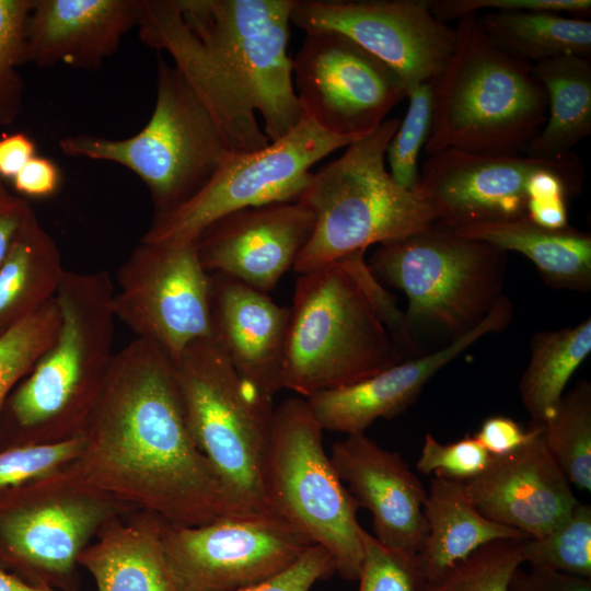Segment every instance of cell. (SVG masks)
Segmentation results:
<instances>
[{"label": "cell", "instance_id": "e0dca14e", "mask_svg": "<svg viewBox=\"0 0 591 591\" xmlns=\"http://www.w3.org/2000/svg\"><path fill=\"white\" fill-rule=\"evenodd\" d=\"M575 157L572 151L540 159L445 149L426 157L419 185L437 211V221L451 229L512 221L528 216L534 175L564 166Z\"/></svg>", "mask_w": 591, "mask_h": 591}, {"label": "cell", "instance_id": "c3c4849f", "mask_svg": "<svg viewBox=\"0 0 591 591\" xmlns=\"http://www.w3.org/2000/svg\"><path fill=\"white\" fill-rule=\"evenodd\" d=\"M0 591H57L30 584L22 579L0 569Z\"/></svg>", "mask_w": 591, "mask_h": 591}, {"label": "cell", "instance_id": "8fae6325", "mask_svg": "<svg viewBox=\"0 0 591 591\" xmlns=\"http://www.w3.org/2000/svg\"><path fill=\"white\" fill-rule=\"evenodd\" d=\"M190 32L264 120L270 142L302 118L288 55L296 0H175Z\"/></svg>", "mask_w": 591, "mask_h": 591}, {"label": "cell", "instance_id": "44dd1931", "mask_svg": "<svg viewBox=\"0 0 591 591\" xmlns=\"http://www.w3.org/2000/svg\"><path fill=\"white\" fill-rule=\"evenodd\" d=\"M329 457L358 506L372 514L373 536L387 548L417 555L427 536V490L401 454L359 433L336 441Z\"/></svg>", "mask_w": 591, "mask_h": 591}, {"label": "cell", "instance_id": "52a82bcc", "mask_svg": "<svg viewBox=\"0 0 591 591\" xmlns=\"http://www.w3.org/2000/svg\"><path fill=\"white\" fill-rule=\"evenodd\" d=\"M171 362L190 434L233 505L245 517L273 514L263 487L273 399L239 374L213 336Z\"/></svg>", "mask_w": 591, "mask_h": 591}, {"label": "cell", "instance_id": "ffe728a7", "mask_svg": "<svg viewBox=\"0 0 591 591\" xmlns=\"http://www.w3.org/2000/svg\"><path fill=\"white\" fill-rule=\"evenodd\" d=\"M511 317L512 304L503 297L478 325L444 347L356 383L318 392L305 398L308 405L323 430L364 433L374 420L404 413L439 370L484 336L505 329Z\"/></svg>", "mask_w": 591, "mask_h": 591}, {"label": "cell", "instance_id": "30bf717a", "mask_svg": "<svg viewBox=\"0 0 591 591\" xmlns=\"http://www.w3.org/2000/svg\"><path fill=\"white\" fill-rule=\"evenodd\" d=\"M131 511L63 467L1 487L0 569L36 587L78 591L80 553L105 523Z\"/></svg>", "mask_w": 591, "mask_h": 591}, {"label": "cell", "instance_id": "7a4b0ae2", "mask_svg": "<svg viewBox=\"0 0 591 591\" xmlns=\"http://www.w3.org/2000/svg\"><path fill=\"white\" fill-rule=\"evenodd\" d=\"M366 251L300 274L288 326L282 385L303 398L349 385L404 361L383 320L396 302Z\"/></svg>", "mask_w": 591, "mask_h": 591}, {"label": "cell", "instance_id": "e575fe53", "mask_svg": "<svg viewBox=\"0 0 591 591\" xmlns=\"http://www.w3.org/2000/svg\"><path fill=\"white\" fill-rule=\"evenodd\" d=\"M522 541H493L456 563L437 581L422 579L419 591H508L511 575L523 564Z\"/></svg>", "mask_w": 591, "mask_h": 591}, {"label": "cell", "instance_id": "b9f144b4", "mask_svg": "<svg viewBox=\"0 0 591 591\" xmlns=\"http://www.w3.org/2000/svg\"><path fill=\"white\" fill-rule=\"evenodd\" d=\"M336 572L332 555L320 545L309 546L290 566L276 575L236 591H310Z\"/></svg>", "mask_w": 591, "mask_h": 591}, {"label": "cell", "instance_id": "cb8c5ba5", "mask_svg": "<svg viewBox=\"0 0 591 591\" xmlns=\"http://www.w3.org/2000/svg\"><path fill=\"white\" fill-rule=\"evenodd\" d=\"M141 0H32L26 62L94 70L138 26Z\"/></svg>", "mask_w": 591, "mask_h": 591}, {"label": "cell", "instance_id": "d4e9b609", "mask_svg": "<svg viewBox=\"0 0 591 591\" xmlns=\"http://www.w3.org/2000/svg\"><path fill=\"white\" fill-rule=\"evenodd\" d=\"M163 523L152 513L135 510L100 529L78 557L96 591H178L164 556Z\"/></svg>", "mask_w": 591, "mask_h": 591}, {"label": "cell", "instance_id": "83f0119b", "mask_svg": "<svg viewBox=\"0 0 591 591\" xmlns=\"http://www.w3.org/2000/svg\"><path fill=\"white\" fill-rule=\"evenodd\" d=\"M63 271L57 242L32 209L0 266V337L55 297Z\"/></svg>", "mask_w": 591, "mask_h": 591}, {"label": "cell", "instance_id": "4316f807", "mask_svg": "<svg viewBox=\"0 0 591 591\" xmlns=\"http://www.w3.org/2000/svg\"><path fill=\"white\" fill-rule=\"evenodd\" d=\"M459 235L484 241L506 252L526 256L553 288L587 292L591 288V235L569 224L548 229L528 216L505 222L454 230Z\"/></svg>", "mask_w": 591, "mask_h": 591}, {"label": "cell", "instance_id": "74e56055", "mask_svg": "<svg viewBox=\"0 0 591 591\" xmlns=\"http://www.w3.org/2000/svg\"><path fill=\"white\" fill-rule=\"evenodd\" d=\"M360 538L363 561L358 578L359 591H419L422 578L416 555L385 547L362 528Z\"/></svg>", "mask_w": 591, "mask_h": 591}, {"label": "cell", "instance_id": "60d3db41", "mask_svg": "<svg viewBox=\"0 0 591 591\" xmlns=\"http://www.w3.org/2000/svg\"><path fill=\"white\" fill-rule=\"evenodd\" d=\"M490 9L498 12L549 11L569 13L575 18L590 15V0H431L432 14L447 23L467 14H477L479 10Z\"/></svg>", "mask_w": 591, "mask_h": 591}, {"label": "cell", "instance_id": "484cf974", "mask_svg": "<svg viewBox=\"0 0 591 591\" xmlns=\"http://www.w3.org/2000/svg\"><path fill=\"white\" fill-rule=\"evenodd\" d=\"M427 536L416 555L421 578L437 581L452 566L496 540L529 538L485 518L468 498L463 482L434 476L424 503Z\"/></svg>", "mask_w": 591, "mask_h": 591}, {"label": "cell", "instance_id": "1f68e13d", "mask_svg": "<svg viewBox=\"0 0 591 591\" xmlns=\"http://www.w3.org/2000/svg\"><path fill=\"white\" fill-rule=\"evenodd\" d=\"M543 426V439L570 484L591 490V384L581 381L563 395Z\"/></svg>", "mask_w": 591, "mask_h": 591}, {"label": "cell", "instance_id": "7bdbcfd3", "mask_svg": "<svg viewBox=\"0 0 591 591\" xmlns=\"http://www.w3.org/2000/svg\"><path fill=\"white\" fill-rule=\"evenodd\" d=\"M542 428L541 424H532L524 430L509 417L491 416L483 421L474 438L491 456H501L529 443Z\"/></svg>", "mask_w": 591, "mask_h": 591}, {"label": "cell", "instance_id": "ab89813d", "mask_svg": "<svg viewBox=\"0 0 591 591\" xmlns=\"http://www.w3.org/2000/svg\"><path fill=\"white\" fill-rule=\"evenodd\" d=\"M491 455L474 436L465 434L457 441L441 443L427 433L416 467L421 474L467 482L485 471Z\"/></svg>", "mask_w": 591, "mask_h": 591}, {"label": "cell", "instance_id": "7402d4cb", "mask_svg": "<svg viewBox=\"0 0 591 591\" xmlns=\"http://www.w3.org/2000/svg\"><path fill=\"white\" fill-rule=\"evenodd\" d=\"M209 281L212 336L239 374L273 399L283 389L290 308L222 274H209Z\"/></svg>", "mask_w": 591, "mask_h": 591}, {"label": "cell", "instance_id": "f35d334b", "mask_svg": "<svg viewBox=\"0 0 591 591\" xmlns=\"http://www.w3.org/2000/svg\"><path fill=\"white\" fill-rule=\"evenodd\" d=\"M82 437L53 443L0 449V488L28 482L58 471L76 460Z\"/></svg>", "mask_w": 591, "mask_h": 591}, {"label": "cell", "instance_id": "ba28073f", "mask_svg": "<svg viewBox=\"0 0 591 591\" xmlns=\"http://www.w3.org/2000/svg\"><path fill=\"white\" fill-rule=\"evenodd\" d=\"M157 99L146 126L125 139L96 135L65 136V155L123 165L148 187L154 215L194 197L235 154L215 119L182 73L158 59Z\"/></svg>", "mask_w": 591, "mask_h": 591}, {"label": "cell", "instance_id": "d590c367", "mask_svg": "<svg viewBox=\"0 0 591 591\" xmlns=\"http://www.w3.org/2000/svg\"><path fill=\"white\" fill-rule=\"evenodd\" d=\"M406 115L389 142L386 157L394 182L414 189L419 184L418 159L429 136L432 117V80L412 88L406 93Z\"/></svg>", "mask_w": 591, "mask_h": 591}, {"label": "cell", "instance_id": "ac0fdd59", "mask_svg": "<svg viewBox=\"0 0 591 591\" xmlns=\"http://www.w3.org/2000/svg\"><path fill=\"white\" fill-rule=\"evenodd\" d=\"M315 223L302 201L273 202L230 212L195 240L208 274L235 278L269 293L294 263Z\"/></svg>", "mask_w": 591, "mask_h": 591}, {"label": "cell", "instance_id": "8d00e7d4", "mask_svg": "<svg viewBox=\"0 0 591 591\" xmlns=\"http://www.w3.org/2000/svg\"><path fill=\"white\" fill-rule=\"evenodd\" d=\"M32 0H0V125L16 118L23 82L18 67L26 62V21Z\"/></svg>", "mask_w": 591, "mask_h": 591}, {"label": "cell", "instance_id": "3957f363", "mask_svg": "<svg viewBox=\"0 0 591 591\" xmlns=\"http://www.w3.org/2000/svg\"><path fill=\"white\" fill-rule=\"evenodd\" d=\"M114 291L104 270L65 269L55 294L58 335L8 397L0 449L80 436L115 355Z\"/></svg>", "mask_w": 591, "mask_h": 591}, {"label": "cell", "instance_id": "7c38bea8", "mask_svg": "<svg viewBox=\"0 0 591 591\" xmlns=\"http://www.w3.org/2000/svg\"><path fill=\"white\" fill-rule=\"evenodd\" d=\"M354 140L331 135L302 117L298 125L265 148L232 154L189 200L153 221L141 241L195 242L215 220L240 209L298 201L308 187L311 167Z\"/></svg>", "mask_w": 591, "mask_h": 591}, {"label": "cell", "instance_id": "836d02e7", "mask_svg": "<svg viewBox=\"0 0 591 591\" xmlns=\"http://www.w3.org/2000/svg\"><path fill=\"white\" fill-rule=\"evenodd\" d=\"M523 563L591 578V507L578 502L570 515L538 538L521 542Z\"/></svg>", "mask_w": 591, "mask_h": 591}, {"label": "cell", "instance_id": "bcb514c9", "mask_svg": "<svg viewBox=\"0 0 591 591\" xmlns=\"http://www.w3.org/2000/svg\"><path fill=\"white\" fill-rule=\"evenodd\" d=\"M35 142L24 132L0 138V178L12 179L34 157Z\"/></svg>", "mask_w": 591, "mask_h": 591}, {"label": "cell", "instance_id": "6da1fadb", "mask_svg": "<svg viewBox=\"0 0 591 591\" xmlns=\"http://www.w3.org/2000/svg\"><path fill=\"white\" fill-rule=\"evenodd\" d=\"M79 437L63 468L131 510L187 526L245 517L190 434L170 358L144 339L115 351Z\"/></svg>", "mask_w": 591, "mask_h": 591}, {"label": "cell", "instance_id": "9c48e42d", "mask_svg": "<svg viewBox=\"0 0 591 591\" xmlns=\"http://www.w3.org/2000/svg\"><path fill=\"white\" fill-rule=\"evenodd\" d=\"M268 510L333 557L336 572L358 580L363 561L359 508L323 444V429L303 397L274 408L263 467Z\"/></svg>", "mask_w": 591, "mask_h": 591}, {"label": "cell", "instance_id": "8992f818", "mask_svg": "<svg viewBox=\"0 0 591 591\" xmlns=\"http://www.w3.org/2000/svg\"><path fill=\"white\" fill-rule=\"evenodd\" d=\"M367 262L382 283L407 297L402 344H412L420 329L454 340L478 325L505 297L507 252L461 236L438 221L379 244Z\"/></svg>", "mask_w": 591, "mask_h": 591}, {"label": "cell", "instance_id": "603a6c76", "mask_svg": "<svg viewBox=\"0 0 591 591\" xmlns=\"http://www.w3.org/2000/svg\"><path fill=\"white\" fill-rule=\"evenodd\" d=\"M141 40L165 51L208 109L235 154L254 152L270 141L255 112L231 85L217 62L185 24L175 0H141Z\"/></svg>", "mask_w": 591, "mask_h": 591}, {"label": "cell", "instance_id": "5bb4252c", "mask_svg": "<svg viewBox=\"0 0 591 591\" xmlns=\"http://www.w3.org/2000/svg\"><path fill=\"white\" fill-rule=\"evenodd\" d=\"M292 77L302 117L352 140L374 131L406 97L390 67L335 32L305 33Z\"/></svg>", "mask_w": 591, "mask_h": 591}, {"label": "cell", "instance_id": "f1b7e54d", "mask_svg": "<svg viewBox=\"0 0 591 591\" xmlns=\"http://www.w3.org/2000/svg\"><path fill=\"white\" fill-rule=\"evenodd\" d=\"M547 95L544 127L523 154L555 159L591 134V57L564 56L532 66Z\"/></svg>", "mask_w": 591, "mask_h": 591}, {"label": "cell", "instance_id": "277c9868", "mask_svg": "<svg viewBox=\"0 0 591 591\" xmlns=\"http://www.w3.org/2000/svg\"><path fill=\"white\" fill-rule=\"evenodd\" d=\"M454 49L432 80L426 157L445 149L522 154L547 117V95L532 66L496 47L477 14L456 20Z\"/></svg>", "mask_w": 591, "mask_h": 591}, {"label": "cell", "instance_id": "2e32d148", "mask_svg": "<svg viewBox=\"0 0 591 591\" xmlns=\"http://www.w3.org/2000/svg\"><path fill=\"white\" fill-rule=\"evenodd\" d=\"M290 21L305 33L341 34L390 67L406 93L439 77L455 46V27L431 0H296Z\"/></svg>", "mask_w": 591, "mask_h": 591}, {"label": "cell", "instance_id": "d6986e66", "mask_svg": "<svg viewBox=\"0 0 591 591\" xmlns=\"http://www.w3.org/2000/svg\"><path fill=\"white\" fill-rule=\"evenodd\" d=\"M465 491L487 519L538 538L563 523L579 500L542 431L520 449L491 456Z\"/></svg>", "mask_w": 591, "mask_h": 591}, {"label": "cell", "instance_id": "4fadbf2b", "mask_svg": "<svg viewBox=\"0 0 591 591\" xmlns=\"http://www.w3.org/2000/svg\"><path fill=\"white\" fill-rule=\"evenodd\" d=\"M116 320L171 361L193 341L212 336L209 274L195 242H142L118 268Z\"/></svg>", "mask_w": 591, "mask_h": 591}, {"label": "cell", "instance_id": "4dcf8cb0", "mask_svg": "<svg viewBox=\"0 0 591 591\" xmlns=\"http://www.w3.org/2000/svg\"><path fill=\"white\" fill-rule=\"evenodd\" d=\"M591 351V318L576 326L536 333L520 384L522 403L532 424H544L555 413L564 390Z\"/></svg>", "mask_w": 591, "mask_h": 591}, {"label": "cell", "instance_id": "681fc988", "mask_svg": "<svg viewBox=\"0 0 591 591\" xmlns=\"http://www.w3.org/2000/svg\"><path fill=\"white\" fill-rule=\"evenodd\" d=\"M10 193L7 190L2 179L0 178V199L9 195Z\"/></svg>", "mask_w": 591, "mask_h": 591}, {"label": "cell", "instance_id": "7dc6e473", "mask_svg": "<svg viewBox=\"0 0 591 591\" xmlns=\"http://www.w3.org/2000/svg\"><path fill=\"white\" fill-rule=\"evenodd\" d=\"M31 210L26 200L12 194L0 199V266L9 253L19 228Z\"/></svg>", "mask_w": 591, "mask_h": 591}, {"label": "cell", "instance_id": "f6af8a7d", "mask_svg": "<svg viewBox=\"0 0 591 591\" xmlns=\"http://www.w3.org/2000/svg\"><path fill=\"white\" fill-rule=\"evenodd\" d=\"M14 189L33 198H47L56 194L61 183L58 165L48 158L34 155L12 178Z\"/></svg>", "mask_w": 591, "mask_h": 591}, {"label": "cell", "instance_id": "d6a6232c", "mask_svg": "<svg viewBox=\"0 0 591 591\" xmlns=\"http://www.w3.org/2000/svg\"><path fill=\"white\" fill-rule=\"evenodd\" d=\"M60 321L59 306L54 297L0 337V418L12 391L55 341Z\"/></svg>", "mask_w": 591, "mask_h": 591}, {"label": "cell", "instance_id": "ee69618b", "mask_svg": "<svg viewBox=\"0 0 591 591\" xmlns=\"http://www.w3.org/2000/svg\"><path fill=\"white\" fill-rule=\"evenodd\" d=\"M508 591H591V578L565 573L544 566L518 567L510 577Z\"/></svg>", "mask_w": 591, "mask_h": 591}, {"label": "cell", "instance_id": "5b68a950", "mask_svg": "<svg viewBox=\"0 0 591 591\" xmlns=\"http://www.w3.org/2000/svg\"><path fill=\"white\" fill-rule=\"evenodd\" d=\"M399 123L398 117L386 118L312 173L299 200L313 211L315 223L294 263L298 274L437 221V211L421 186L406 189L397 185L385 167L386 149Z\"/></svg>", "mask_w": 591, "mask_h": 591}, {"label": "cell", "instance_id": "f546056e", "mask_svg": "<svg viewBox=\"0 0 591 591\" xmlns=\"http://www.w3.org/2000/svg\"><path fill=\"white\" fill-rule=\"evenodd\" d=\"M486 36L510 57L535 65L564 56L591 57V22L549 11H489L477 15Z\"/></svg>", "mask_w": 591, "mask_h": 591}, {"label": "cell", "instance_id": "9a60e30c", "mask_svg": "<svg viewBox=\"0 0 591 591\" xmlns=\"http://www.w3.org/2000/svg\"><path fill=\"white\" fill-rule=\"evenodd\" d=\"M165 560L178 591H236L296 561L311 545L275 514L163 523Z\"/></svg>", "mask_w": 591, "mask_h": 591}]
</instances>
